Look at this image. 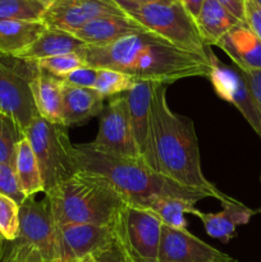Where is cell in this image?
Wrapping results in <instances>:
<instances>
[{
    "mask_svg": "<svg viewBox=\"0 0 261 262\" xmlns=\"http://www.w3.org/2000/svg\"><path fill=\"white\" fill-rule=\"evenodd\" d=\"M142 160L156 173L188 188L199 189L220 202L230 199L204 176L193 122L171 112L166 86L156 83L148 118V138Z\"/></svg>",
    "mask_w": 261,
    "mask_h": 262,
    "instance_id": "cell-1",
    "label": "cell"
},
{
    "mask_svg": "<svg viewBox=\"0 0 261 262\" xmlns=\"http://www.w3.org/2000/svg\"><path fill=\"white\" fill-rule=\"evenodd\" d=\"M86 66L113 69L136 81L174 83L189 77H207L210 63L181 50L160 36L145 32L128 35L106 46H86L79 51Z\"/></svg>",
    "mask_w": 261,
    "mask_h": 262,
    "instance_id": "cell-2",
    "label": "cell"
},
{
    "mask_svg": "<svg viewBox=\"0 0 261 262\" xmlns=\"http://www.w3.org/2000/svg\"><path fill=\"white\" fill-rule=\"evenodd\" d=\"M79 170L106 179L127 204L148 207L160 197H176L191 201L210 197L205 192L188 188L154 171L142 159L125 158L95 148L91 143L74 146Z\"/></svg>",
    "mask_w": 261,
    "mask_h": 262,
    "instance_id": "cell-3",
    "label": "cell"
},
{
    "mask_svg": "<svg viewBox=\"0 0 261 262\" xmlns=\"http://www.w3.org/2000/svg\"><path fill=\"white\" fill-rule=\"evenodd\" d=\"M55 225L92 224L110 227L123 197L102 177L86 170L45 192Z\"/></svg>",
    "mask_w": 261,
    "mask_h": 262,
    "instance_id": "cell-4",
    "label": "cell"
},
{
    "mask_svg": "<svg viewBox=\"0 0 261 262\" xmlns=\"http://www.w3.org/2000/svg\"><path fill=\"white\" fill-rule=\"evenodd\" d=\"M19 234L8 242L2 262H60L58 230L46 197H27L19 211Z\"/></svg>",
    "mask_w": 261,
    "mask_h": 262,
    "instance_id": "cell-5",
    "label": "cell"
},
{
    "mask_svg": "<svg viewBox=\"0 0 261 262\" xmlns=\"http://www.w3.org/2000/svg\"><path fill=\"white\" fill-rule=\"evenodd\" d=\"M127 15L176 48L209 61L212 50L202 40L196 19L179 0H156L129 10Z\"/></svg>",
    "mask_w": 261,
    "mask_h": 262,
    "instance_id": "cell-6",
    "label": "cell"
},
{
    "mask_svg": "<svg viewBox=\"0 0 261 262\" xmlns=\"http://www.w3.org/2000/svg\"><path fill=\"white\" fill-rule=\"evenodd\" d=\"M23 135L36 156L45 192L79 171L74 145H72L66 125L51 123L37 115Z\"/></svg>",
    "mask_w": 261,
    "mask_h": 262,
    "instance_id": "cell-7",
    "label": "cell"
},
{
    "mask_svg": "<svg viewBox=\"0 0 261 262\" xmlns=\"http://www.w3.org/2000/svg\"><path fill=\"white\" fill-rule=\"evenodd\" d=\"M110 227L115 243L130 262H159L163 223L155 212L125 202Z\"/></svg>",
    "mask_w": 261,
    "mask_h": 262,
    "instance_id": "cell-8",
    "label": "cell"
},
{
    "mask_svg": "<svg viewBox=\"0 0 261 262\" xmlns=\"http://www.w3.org/2000/svg\"><path fill=\"white\" fill-rule=\"evenodd\" d=\"M38 73L36 61L0 53V114L25 132L37 117L31 83Z\"/></svg>",
    "mask_w": 261,
    "mask_h": 262,
    "instance_id": "cell-9",
    "label": "cell"
},
{
    "mask_svg": "<svg viewBox=\"0 0 261 262\" xmlns=\"http://www.w3.org/2000/svg\"><path fill=\"white\" fill-rule=\"evenodd\" d=\"M90 143L105 152L141 159L130 127L125 94L115 97L104 106L100 114L99 132Z\"/></svg>",
    "mask_w": 261,
    "mask_h": 262,
    "instance_id": "cell-10",
    "label": "cell"
},
{
    "mask_svg": "<svg viewBox=\"0 0 261 262\" xmlns=\"http://www.w3.org/2000/svg\"><path fill=\"white\" fill-rule=\"evenodd\" d=\"M209 79L220 99L238 109L261 138V112L258 110L242 74L238 69L223 64L214 53L209 55Z\"/></svg>",
    "mask_w": 261,
    "mask_h": 262,
    "instance_id": "cell-11",
    "label": "cell"
},
{
    "mask_svg": "<svg viewBox=\"0 0 261 262\" xmlns=\"http://www.w3.org/2000/svg\"><path fill=\"white\" fill-rule=\"evenodd\" d=\"M60 262H78L115 243L112 227L92 224L56 225Z\"/></svg>",
    "mask_w": 261,
    "mask_h": 262,
    "instance_id": "cell-12",
    "label": "cell"
},
{
    "mask_svg": "<svg viewBox=\"0 0 261 262\" xmlns=\"http://www.w3.org/2000/svg\"><path fill=\"white\" fill-rule=\"evenodd\" d=\"M125 15L114 0H56L46 8L42 22L50 28L74 33L95 18Z\"/></svg>",
    "mask_w": 261,
    "mask_h": 262,
    "instance_id": "cell-13",
    "label": "cell"
},
{
    "mask_svg": "<svg viewBox=\"0 0 261 262\" xmlns=\"http://www.w3.org/2000/svg\"><path fill=\"white\" fill-rule=\"evenodd\" d=\"M159 262H237V260L194 237L187 229H174L163 225Z\"/></svg>",
    "mask_w": 261,
    "mask_h": 262,
    "instance_id": "cell-14",
    "label": "cell"
},
{
    "mask_svg": "<svg viewBox=\"0 0 261 262\" xmlns=\"http://www.w3.org/2000/svg\"><path fill=\"white\" fill-rule=\"evenodd\" d=\"M146 30L129 15H104L90 20L73 33L87 46H106L133 33Z\"/></svg>",
    "mask_w": 261,
    "mask_h": 262,
    "instance_id": "cell-15",
    "label": "cell"
},
{
    "mask_svg": "<svg viewBox=\"0 0 261 262\" xmlns=\"http://www.w3.org/2000/svg\"><path fill=\"white\" fill-rule=\"evenodd\" d=\"M240 71H261V40L240 22L217 43Z\"/></svg>",
    "mask_w": 261,
    "mask_h": 262,
    "instance_id": "cell-16",
    "label": "cell"
},
{
    "mask_svg": "<svg viewBox=\"0 0 261 262\" xmlns=\"http://www.w3.org/2000/svg\"><path fill=\"white\" fill-rule=\"evenodd\" d=\"M222 206V211L214 214L197 210L194 216L201 220L210 237L216 238L223 243H228L233 237H235L237 227L247 224L251 216L255 215V211L232 197L223 201Z\"/></svg>",
    "mask_w": 261,
    "mask_h": 262,
    "instance_id": "cell-17",
    "label": "cell"
},
{
    "mask_svg": "<svg viewBox=\"0 0 261 262\" xmlns=\"http://www.w3.org/2000/svg\"><path fill=\"white\" fill-rule=\"evenodd\" d=\"M155 84V82L137 81L129 91L125 92L130 127L141 159L147 146L150 105Z\"/></svg>",
    "mask_w": 261,
    "mask_h": 262,
    "instance_id": "cell-18",
    "label": "cell"
},
{
    "mask_svg": "<svg viewBox=\"0 0 261 262\" xmlns=\"http://www.w3.org/2000/svg\"><path fill=\"white\" fill-rule=\"evenodd\" d=\"M104 97L95 89H82L64 84L61 119L63 125L83 124L91 118L101 114Z\"/></svg>",
    "mask_w": 261,
    "mask_h": 262,
    "instance_id": "cell-19",
    "label": "cell"
},
{
    "mask_svg": "<svg viewBox=\"0 0 261 262\" xmlns=\"http://www.w3.org/2000/svg\"><path fill=\"white\" fill-rule=\"evenodd\" d=\"M64 83L59 77L38 68V73L31 83L33 101L38 117L51 123L63 124L61 107H63Z\"/></svg>",
    "mask_w": 261,
    "mask_h": 262,
    "instance_id": "cell-20",
    "label": "cell"
},
{
    "mask_svg": "<svg viewBox=\"0 0 261 262\" xmlns=\"http://www.w3.org/2000/svg\"><path fill=\"white\" fill-rule=\"evenodd\" d=\"M86 46V43L79 40L73 33L58 30V28L48 27L30 48L15 56L38 61L41 59L63 55V54L79 53Z\"/></svg>",
    "mask_w": 261,
    "mask_h": 262,
    "instance_id": "cell-21",
    "label": "cell"
},
{
    "mask_svg": "<svg viewBox=\"0 0 261 262\" xmlns=\"http://www.w3.org/2000/svg\"><path fill=\"white\" fill-rule=\"evenodd\" d=\"M240 22V19L216 0H205L199 17L196 18L201 37L207 46H216Z\"/></svg>",
    "mask_w": 261,
    "mask_h": 262,
    "instance_id": "cell-22",
    "label": "cell"
},
{
    "mask_svg": "<svg viewBox=\"0 0 261 262\" xmlns=\"http://www.w3.org/2000/svg\"><path fill=\"white\" fill-rule=\"evenodd\" d=\"M48 28L42 20H0V53L18 55Z\"/></svg>",
    "mask_w": 261,
    "mask_h": 262,
    "instance_id": "cell-23",
    "label": "cell"
},
{
    "mask_svg": "<svg viewBox=\"0 0 261 262\" xmlns=\"http://www.w3.org/2000/svg\"><path fill=\"white\" fill-rule=\"evenodd\" d=\"M13 166H14L15 174H17L18 183L26 197H32L41 192L45 193V187H44L42 178H41L37 160H36L32 147L25 135L20 138L17 148H15Z\"/></svg>",
    "mask_w": 261,
    "mask_h": 262,
    "instance_id": "cell-24",
    "label": "cell"
},
{
    "mask_svg": "<svg viewBox=\"0 0 261 262\" xmlns=\"http://www.w3.org/2000/svg\"><path fill=\"white\" fill-rule=\"evenodd\" d=\"M148 209L156 214L163 225L174 229H187L186 214H196L194 204L183 199L176 197H160Z\"/></svg>",
    "mask_w": 261,
    "mask_h": 262,
    "instance_id": "cell-25",
    "label": "cell"
},
{
    "mask_svg": "<svg viewBox=\"0 0 261 262\" xmlns=\"http://www.w3.org/2000/svg\"><path fill=\"white\" fill-rule=\"evenodd\" d=\"M45 10L40 0H0V20H42Z\"/></svg>",
    "mask_w": 261,
    "mask_h": 262,
    "instance_id": "cell-26",
    "label": "cell"
},
{
    "mask_svg": "<svg viewBox=\"0 0 261 262\" xmlns=\"http://www.w3.org/2000/svg\"><path fill=\"white\" fill-rule=\"evenodd\" d=\"M136 82H137L136 79L124 73L113 71V69L99 68L95 90L105 99L113 95L125 94L135 86Z\"/></svg>",
    "mask_w": 261,
    "mask_h": 262,
    "instance_id": "cell-27",
    "label": "cell"
},
{
    "mask_svg": "<svg viewBox=\"0 0 261 262\" xmlns=\"http://www.w3.org/2000/svg\"><path fill=\"white\" fill-rule=\"evenodd\" d=\"M23 132L14 120L0 114V164H14L15 148Z\"/></svg>",
    "mask_w": 261,
    "mask_h": 262,
    "instance_id": "cell-28",
    "label": "cell"
},
{
    "mask_svg": "<svg viewBox=\"0 0 261 262\" xmlns=\"http://www.w3.org/2000/svg\"><path fill=\"white\" fill-rule=\"evenodd\" d=\"M19 211L17 202L0 193V235L7 242L17 239L19 234Z\"/></svg>",
    "mask_w": 261,
    "mask_h": 262,
    "instance_id": "cell-29",
    "label": "cell"
},
{
    "mask_svg": "<svg viewBox=\"0 0 261 262\" xmlns=\"http://www.w3.org/2000/svg\"><path fill=\"white\" fill-rule=\"evenodd\" d=\"M38 68L42 71L49 72L56 77H63L71 72L76 71L79 67L86 66L83 58L79 55V53L63 54V55L51 56V58L41 59L36 61Z\"/></svg>",
    "mask_w": 261,
    "mask_h": 262,
    "instance_id": "cell-30",
    "label": "cell"
},
{
    "mask_svg": "<svg viewBox=\"0 0 261 262\" xmlns=\"http://www.w3.org/2000/svg\"><path fill=\"white\" fill-rule=\"evenodd\" d=\"M0 193L22 205L27 197L20 189L17 174L12 164H0Z\"/></svg>",
    "mask_w": 261,
    "mask_h": 262,
    "instance_id": "cell-31",
    "label": "cell"
},
{
    "mask_svg": "<svg viewBox=\"0 0 261 262\" xmlns=\"http://www.w3.org/2000/svg\"><path fill=\"white\" fill-rule=\"evenodd\" d=\"M66 86L82 87V89H95L97 78V69L94 67L83 66L77 68L76 71L59 77Z\"/></svg>",
    "mask_w": 261,
    "mask_h": 262,
    "instance_id": "cell-32",
    "label": "cell"
},
{
    "mask_svg": "<svg viewBox=\"0 0 261 262\" xmlns=\"http://www.w3.org/2000/svg\"><path fill=\"white\" fill-rule=\"evenodd\" d=\"M243 22L261 40V7L255 0L245 2V20Z\"/></svg>",
    "mask_w": 261,
    "mask_h": 262,
    "instance_id": "cell-33",
    "label": "cell"
},
{
    "mask_svg": "<svg viewBox=\"0 0 261 262\" xmlns=\"http://www.w3.org/2000/svg\"><path fill=\"white\" fill-rule=\"evenodd\" d=\"M240 71V69H238ZM257 105L258 110L261 112V71H240Z\"/></svg>",
    "mask_w": 261,
    "mask_h": 262,
    "instance_id": "cell-34",
    "label": "cell"
},
{
    "mask_svg": "<svg viewBox=\"0 0 261 262\" xmlns=\"http://www.w3.org/2000/svg\"><path fill=\"white\" fill-rule=\"evenodd\" d=\"M94 257L95 262H130L127 257H125L124 253L122 252V250L118 247L117 243L110 246L106 250L99 252L97 255H95Z\"/></svg>",
    "mask_w": 261,
    "mask_h": 262,
    "instance_id": "cell-35",
    "label": "cell"
},
{
    "mask_svg": "<svg viewBox=\"0 0 261 262\" xmlns=\"http://www.w3.org/2000/svg\"><path fill=\"white\" fill-rule=\"evenodd\" d=\"M223 7L227 8L241 22L245 20V2L246 0H216Z\"/></svg>",
    "mask_w": 261,
    "mask_h": 262,
    "instance_id": "cell-36",
    "label": "cell"
},
{
    "mask_svg": "<svg viewBox=\"0 0 261 262\" xmlns=\"http://www.w3.org/2000/svg\"><path fill=\"white\" fill-rule=\"evenodd\" d=\"M114 2L127 14V12H129V10L136 9V8L141 7V5L148 4V3L156 2V0H114Z\"/></svg>",
    "mask_w": 261,
    "mask_h": 262,
    "instance_id": "cell-37",
    "label": "cell"
},
{
    "mask_svg": "<svg viewBox=\"0 0 261 262\" xmlns=\"http://www.w3.org/2000/svg\"><path fill=\"white\" fill-rule=\"evenodd\" d=\"M204 2L205 0H179V3L184 7V9H186L194 19L199 17V13L200 10H201L202 5H204Z\"/></svg>",
    "mask_w": 261,
    "mask_h": 262,
    "instance_id": "cell-38",
    "label": "cell"
},
{
    "mask_svg": "<svg viewBox=\"0 0 261 262\" xmlns=\"http://www.w3.org/2000/svg\"><path fill=\"white\" fill-rule=\"evenodd\" d=\"M7 241L4 239V238L2 237V235H0V257H2L3 256V253H4V251H5V247H7Z\"/></svg>",
    "mask_w": 261,
    "mask_h": 262,
    "instance_id": "cell-39",
    "label": "cell"
},
{
    "mask_svg": "<svg viewBox=\"0 0 261 262\" xmlns=\"http://www.w3.org/2000/svg\"><path fill=\"white\" fill-rule=\"evenodd\" d=\"M40 2H41V3H42V4H44V5H45V7H46V8H49V7H50V5H53V4H54V3H55V2H56V0H40Z\"/></svg>",
    "mask_w": 261,
    "mask_h": 262,
    "instance_id": "cell-40",
    "label": "cell"
},
{
    "mask_svg": "<svg viewBox=\"0 0 261 262\" xmlns=\"http://www.w3.org/2000/svg\"><path fill=\"white\" fill-rule=\"evenodd\" d=\"M78 262H95V257H94V256H89V257L82 258V260L78 261Z\"/></svg>",
    "mask_w": 261,
    "mask_h": 262,
    "instance_id": "cell-41",
    "label": "cell"
},
{
    "mask_svg": "<svg viewBox=\"0 0 261 262\" xmlns=\"http://www.w3.org/2000/svg\"><path fill=\"white\" fill-rule=\"evenodd\" d=\"M255 2H256V3H257V4H258V5H260V7H261V0H255Z\"/></svg>",
    "mask_w": 261,
    "mask_h": 262,
    "instance_id": "cell-42",
    "label": "cell"
},
{
    "mask_svg": "<svg viewBox=\"0 0 261 262\" xmlns=\"http://www.w3.org/2000/svg\"><path fill=\"white\" fill-rule=\"evenodd\" d=\"M260 182H261V177H260Z\"/></svg>",
    "mask_w": 261,
    "mask_h": 262,
    "instance_id": "cell-43",
    "label": "cell"
}]
</instances>
